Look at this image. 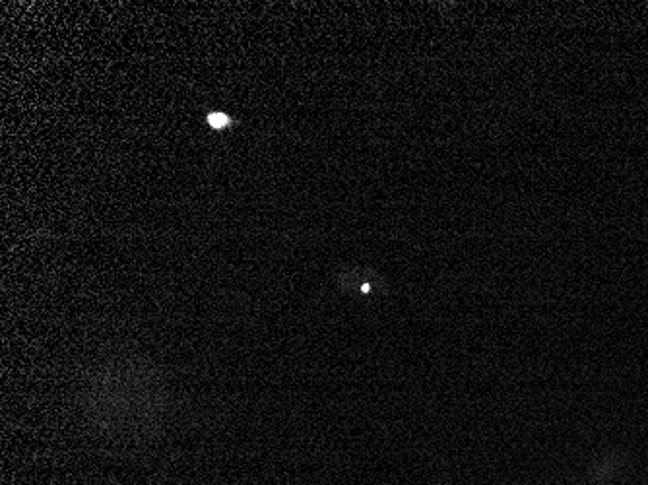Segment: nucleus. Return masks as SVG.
I'll list each match as a JSON object with an SVG mask.
<instances>
[{
    "mask_svg": "<svg viewBox=\"0 0 648 485\" xmlns=\"http://www.w3.org/2000/svg\"><path fill=\"white\" fill-rule=\"evenodd\" d=\"M208 123H210L214 129H224V127L229 125V119H227L224 113H212V115L208 117Z\"/></svg>",
    "mask_w": 648,
    "mask_h": 485,
    "instance_id": "nucleus-1",
    "label": "nucleus"
}]
</instances>
